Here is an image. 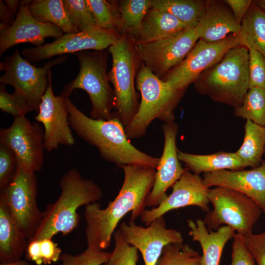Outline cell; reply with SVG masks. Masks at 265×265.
Returning a JSON list of instances; mask_svg holds the SVG:
<instances>
[{
    "instance_id": "cell-1",
    "label": "cell",
    "mask_w": 265,
    "mask_h": 265,
    "mask_svg": "<svg viewBox=\"0 0 265 265\" xmlns=\"http://www.w3.org/2000/svg\"><path fill=\"white\" fill-rule=\"evenodd\" d=\"M122 168L124 180L115 199L105 209L98 202L85 207L87 247L106 249L121 219L131 212L129 221L134 222L146 210V200L154 186L156 169L138 165H124Z\"/></svg>"
},
{
    "instance_id": "cell-2",
    "label": "cell",
    "mask_w": 265,
    "mask_h": 265,
    "mask_svg": "<svg viewBox=\"0 0 265 265\" xmlns=\"http://www.w3.org/2000/svg\"><path fill=\"white\" fill-rule=\"evenodd\" d=\"M65 103L72 129L79 137L96 148L105 160L122 168L127 165L157 168L159 158L132 145L117 117L113 115L109 120H95L79 109L69 98L65 99Z\"/></svg>"
},
{
    "instance_id": "cell-3",
    "label": "cell",
    "mask_w": 265,
    "mask_h": 265,
    "mask_svg": "<svg viewBox=\"0 0 265 265\" xmlns=\"http://www.w3.org/2000/svg\"><path fill=\"white\" fill-rule=\"evenodd\" d=\"M61 192L57 199L48 204L33 237L29 241L52 238L61 233L66 236L78 228L80 216L78 209L82 206L97 202L103 194L92 180L84 178L75 168H71L61 178Z\"/></svg>"
},
{
    "instance_id": "cell-4",
    "label": "cell",
    "mask_w": 265,
    "mask_h": 265,
    "mask_svg": "<svg viewBox=\"0 0 265 265\" xmlns=\"http://www.w3.org/2000/svg\"><path fill=\"white\" fill-rule=\"evenodd\" d=\"M248 63L249 50L239 45L202 72L193 83L194 87L215 102L238 107L249 88Z\"/></svg>"
},
{
    "instance_id": "cell-5",
    "label": "cell",
    "mask_w": 265,
    "mask_h": 265,
    "mask_svg": "<svg viewBox=\"0 0 265 265\" xmlns=\"http://www.w3.org/2000/svg\"><path fill=\"white\" fill-rule=\"evenodd\" d=\"M141 94L137 112L125 127L129 139L144 136L151 123L156 119L165 122L174 121V110L186 91L176 90L160 80L142 63L136 78Z\"/></svg>"
},
{
    "instance_id": "cell-6",
    "label": "cell",
    "mask_w": 265,
    "mask_h": 265,
    "mask_svg": "<svg viewBox=\"0 0 265 265\" xmlns=\"http://www.w3.org/2000/svg\"><path fill=\"white\" fill-rule=\"evenodd\" d=\"M107 49L112 59L108 76L115 96L116 111L113 112V115L126 127L133 119L139 108L135 84L142 62L135 41L128 34H121Z\"/></svg>"
},
{
    "instance_id": "cell-7",
    "label": "cell",
    "mask_w": 265,
    "mask_h": 265,
    "mask_svg": "<svg viewBox=\"0 0 265 265\" xmlns=\"http://www.w3.org/2000/svg\"><path fill=\"white\" fill-rule=\"evenodd\" d=\"M74 54L80 64L79 73L64 86L60 95L69 98L74 90L83 89L88 94L91 103L89 117L95 120H110L113 117L115 96L107 73V52L106 50L84 51Z\"/></svg>"
},
{
    "instance_id": "cell-8",
    "label": "cell",
    "mask_w": 265,
    "mask_h": 265,
    "mask_svg": "<svg viewBox=\"0 0 265 265\" xmlns=\"http://www.w3.org/2000/svg\"><path fill=\"white\" fill-rule=\"evenodd\" d=\"M66 56H58L47 62L43 67H36L21 55L16 49L12 54L0 62V84L10 85L14 88L12 93L31 109L38 110L42 97L49 85L51 68L61 64Z\"/></svg>"
},
{
    "instance_id": "cell-9",
    "label": "cell",
    "mask_w": 265,
    "mask_h": 265,
    "mask_svg": "<svg viewBox=\"0 0 265 265\" xmlns=\"http://www.w3.org/2000/svg\"><path fill=\"white\" fill-rule=\"evenodd\" d=\"M208 198L213 209L207 212L203 221L209 231L217 230L224 224L241 236L252 233L262 211L251 199L222 186L210 189Z\"/></svg>"
},
{
    "instance_id": "cell-10",
    "label": "cell",
    "mask_w": 265,
    "mask_h": 265,
    "mask_svg": "<svg viewBox=\"0 0 265 265\" xmlns=\"http://www.w3.org/2000/svg\"><path fill=\"white\" fill-rule=\"evenodd\" d=\"M37 185L35 172L18 167L11 182L0 190V198L28 241L34 236L42 217L37 203Z\"/></svg>"
},
{
    "instance_id": "cell-11",
    "label": "cell",
    "mask_w": 265,
    "mask_h": 265,
    "mask_svg": "<svg viewBox=\"0 0 265 265\" xmlns=\"http://www.w3.org/2000/svg\"><path fill=\"white\" fill-rule=\"evenodd\" d=\"M239 45L238 35L236 34L212 43L199 39L184 60L161 80L175 89L186 91L202 72L219 62L229 50Z\"/></svg>"
},
{
    "instance_id": "cell-12",
    "label": "cell",
    "mask_w": 265,
    "mask_h": 265,
    "mask_svg": "<svg viewBox=\"0 0 265 265\" xmlns=\"http://www.w3.org/2000/svg\"><path fill=\"white\" fill-rule=\"evenodd\" d=\"M0 142L13 152L18 167L35 173L42 170L44 130L38 122H32L26 115L14 117L9 127L0 129Z\"/></svg>"
},
{
    "instance_id": "cell-13",
    "label": "cell",
    "mask_w": 265,
    "mask_h": 265,
    "mask_svg": "<svg viewBox=\"0 0 265 265\" xmlns=\"http://www.w3.org/2000/svg\"><path fill=\"white\" fill-rule=\"evenodd\" d=\"M199 39L195 28L188 27L167 38L137 44L136 50L142 63L162 80L184 60Z\"/></svg>"
},
{
    "instance_id": "cell-14",
    "label": "cell",
    "mask_w": 265,
    "mask_h": 265,
    "mask_svg": "<svg viewBox=\"0 0 265 265\" xmlns=\"http://www.w3.org/2000/svg\"><path fill=\"white\" fill-rule=\"evenodd\" d=\"M117 32L97 26L74 33H65L54 41L38 47L23 48L22 55L29 62H36L65 53L88 50L108 49L120 37Z\"/></svg>"
},
{
    "instance_id": "cell-15",
    "label": "cell",
    "mask_w": 265,
    "mask_h": 265,
    "mask_svg": "<svg viewBox=\"0 0 265 265\" xmlns=\"http://www.w3.org/2000/svg\"><path fill=\"white\" fill-rule=\"evenodd\" d=\"M119 230L125 241L140 252L145 265H156L166 245L184 242L181 232L166 227L163 216L146 227L123 222Z\"/></svg>"
},
{
    "instance_id": "cell-16",
    "label": "cell",
    "mask_w": 265,
    "mask_h": 265,
    "mask_svg": "<svg viewBox=\"0 0 265 265\" xmlns=\"http://www.w3.org/2000/svg\"><path fill=\"white\" fill-rule=\"evenodd\" d=\"M34 118L44 126V147L46 151H53L59 145L72 146L75 144L65 98L60 95H54L52 85L51 71L48 87Z\"/></svg>"
},
{
    "instance_id": "cell-17",
    "label": "cell",
    "mask_w": 265,
    "mask_h": 265,
    "mask_svg": "<svg viewBox=\"0 0 265 265\" xmlns=\"http://www.w3.org/2000/svg\"><path fill=\"white\" fill-rule=\"evenodd\" d=\"M210 188L199 175L190 172L187 168L181 178L172 186V192L159 206L145 210L141 215L142 222L148 226L156 218L166 212L188 206H196L203 211H210L208 198Z\"/></svg>"
},
{
    "instance_id": "cell-18",
    "label": "cell",
    "mask_w": 265,
    "mask_h": 265,
    "mask_svg": "<svg viewBox=\"0 0 265 265\" xmlns=\"http://www.w3.org/2000/svg\"><path fill=\"white\" fill-rule=\"evenodd\" d=\"M164 147L156 172L153 188L146 200V206H159L167 195L166 190L181 178L186 168L181 165L178 157L176 138L178 126L174 121L162 125Z\"/></svg>"
},
{
    "instance_id": "cell-19",
    "label": "cell",
    "mask_w": 265,
    "mask_h": 265,
    "mask_svg": "<svg viewBox=\"0 0 265 265\" xmlns=\"http://www.w3.org/2000/svg\"><path fill=\"white\" fill-rule=\"evenodd\" d=\"M32 0H21V5L13 23L0 31V55L10 48L21 43H31L36 47L42 46L46 38H59L64 32L57 26L35 19L29 10Z\"/></svg>"
},
{
    "instance_id": "cell-20",
    "label": "cell",
    "mask_w": 265,
    "mask_h": 265,
    "mask_svg": "<svg viewBox=\"0 0 265 265\" xmlns=\"http://www.w3.org/2000/svg\"><path fill=\"white\" fill-rule=\"evenodd\" d=\"M208 187L222 186L239 191L254 201L265 213V160L249 170H222L203 174Z\"/></svg>"
},
{
    "instance_id": "cell-21",
    "label": "cell",
    "mask_w": 265,
    "mask_h": 265,
    "mask_svg": "<svg viewBox=\"0 0 265 265\" xmlns=\"http://www.w3.org/2000/svg\"><path fill=\"white\" fill-rule=\"evenodd\" d=\"M195 30L199 39L208 42L221 40L231 34H238L241 25L223 0H207L205 10Z\"/></svg>"
},
{
    "instance_id": "cell-22",
    "label": "cell",
    "mask_w": 265,
    "mask_h": 265,
    "mask_svg": "<svg viewBox=\"0 0 265 265\" xmlns=\"http://www.w3.org/2000/svg\"><path fill=\"white\" fill-rule=\"evenodd\" d=\"M189 229L188 235L193 241H198L202 249L201 265H219L222 252L228 240L233 238L235 231L224 225L215 231H209L203 220H186Z\"/></svg>"
},
{
    "instance_id": "cell-23",
    "label": "cell",
    "mask_w": 265,
    "mask_h": 265,
    "mask_svg": "<svg viewBox=\"0 0 265 265\" xmlns=\"http://www.w3.org/2000/svg\"><path fill=\"white\" fill-rule=\"evenodd\" d=\"M28 240L19 230L4 202L0 198V263L17 261L25 253Z\"/></svg>"
},
{
    "instance_id": "cell-24",
    "label": "cell",
    "mask_w": 265,
    "mask_h": 265,
    "mask_svg": "<svg viewBox=\"0 0 265 265\" xmlns=\"http://www.w3.org/2000/svg\"><path fill=\"white\" fill-rule=\"evenodd\" d=\"M171 14L151 7L145 16L136 45L148 43L167 38L188 28Z\"/></svg>"
},
{
    "instance_id": "cell-25",
    "label": "cell",
    "mask_w": 265,
    "mask_h": 265,
    "mask_svg": "<svg viewBox=\"0 0 265 265\" xmlns=\"http://www.w3.org/2000/svg\"><path fill=\"white\" fill-rule=\"evenodd\" d=\"M178 157L189 170L197 175L222 170H240L247 167L235 152L219 151L208 155H197L178 151Z\"/></svg>"
},
{
    "instance_id": "cell-26",
    "label": "cell",
    "mask_w": 265,
    "mask_h": 265,
    "mask_svg": "<svg viewBox=\"0 0 265 265\" xmlns=\"http://www.w3.org/2000/svg\"><path fill=\"white\" fill-rule=\"evenodd\" d=\"M240 45L260 53L265 58V11L252 2L241 24Z\"/></svg>"
},
{
    "instance_id": "cell-27",
    "label": "cell",
    "mask_w": 265,
    "mask_h": 265,
    "mask_svg": "<svg viewBox=\"0 0 265 265\" xmlns=\"http://www.w3.org/2000/svg\"><path fill=\"white\" fill-rule=\"evenodd\" d=\"M245 134L240 147L235 152L247 167L259 166L264 159L265 148V127L246 120Z\"/></svg>"
},
{
    "instance_id": "cell-28",
    "label": "cell",
    "mask_w": 265,
    "mask_h": 265,
    "mask_svg": "<svg viewBox=\"0 0 265 265\" xmlns=\"http://www.w3.org/2000/svg\"><path fill=\"white\" fill-rule=\"evenodd\" d=\"M29 10L38 21L53 24L65 33L80 32L68 19L62 0H32L29 5Z\"/></svg>"
},
{
    "instance_id": "cell-29",
    "label": "cell",
    "mask_w": 265,
    "mask_h": 265,
    "mask_svg": "<svg viewBox=\"0 0 265 265\" xmlns=\"http://www.w3.org/2000/svg\"><path fill=\"white\" fill-rule=\"evenodd\" d=\"M203 0H152V7L168 12L188 27H195L207 5Z\"/></svg>"
},
{
    "instance_id": "cell-30",
    "label": "cell",
    "mask_w": 265,
    "mask_h": 265,
    "mask_svg": "<svg viewBox=\"0 0 265 265\" xmlns=\"http://www.w3.org/2000/svg\"><path fill=\"white\" fill-rule=\"evenodd\" d=\"M121 15V34L131 36L135 41L143 21L152 7V0H118Z\"/></svg>"
},
{
    "instance_id": "cell-31",
    "label": "cell",
    "mask_w": 265,
    "mask_h": 265,
    "mask_svg": "<svg viewBox=\"0 0 265 265\" xmlns=\"http://www.w3.org/2000/svg\"><path fill=\"white\" fill-rule=\"evenodd\" d=\"M86 1L97 26L121 35V15L118 0H86Z\"/></svg>"
},
{
    "instance_id": "cell-32",
    "label": "cell",
    "mask_w": 265,
    "mask_h": 265,
    "mask_svg": "<svg viewBox=\"0 0 265 265\" xmlns=\"http://www.w3.org/2000/svg\"><path fill=\"white\" fill-rule=\"evenodd\" d=\"M235 115L265 127V89L249 88L240 106L235 108Z\"/></svg>"
},
{
    "instance_id": "cell-33",
    "label": "cell",
    "mask_w": 265,
    "mask_h": 265,
    "mask_svg": "<svg viewBox=\"0 0 265 265\" xmlns=\"http://www.w3.org/2000/svg\"><path fill=\"white\" fill-rule=\"evenodd\" d=\"M202 256L187 244L166 245L156 265H201Z\"/></svg>"
},
{
    "instance_id": "cell-34",
    "label": "cell",
    "mask_w": 265,
    "mask_h": 265,
    "mask_svg": "<svg viewBox=\"0 0 265 265\" xmlns=\"http://www.w3.org/2000/svg\"><path fill=\"white\" fill-rule=\"evenodd\" d=\"M62 1L68 19L80 32L97 26L86 0H62Z\"/></svg>"
},
{
    "instance_id": "cell-35",
    "label": "cell",
    "mask_w": 265,
    "mask_h": 265,
    "mask_svg": "<svg viewBox=\"0 0 265 265\" xmlns=\"http://www.w3.org/2000/svg\"><path fill=\"white\" fill-rule=\"evenodd\" d=\"M113 237L114 247L104 265H136L138 250L125 241L119 230L114 233Z\"/></svg>"
},
{
    "instance_id": "cell-36",
    "label": "cell",
    "mask_w": 265,
    "mask_h": 265,
    "mask_svg": "<svg viewBox=\"0 0 265 265\" xmlns=\"http://www.w3.org/2000/svg\"><path fill=\"white\" fill-rule=\"evenodd\" d=\"M109 255L110 253L104 250L87 247L78 254H61L59 265H102L107 261Z\"/></svg>"
},
{
    "instance_id": "cell-37",
    "label": "cell",
    "mask_w": 265,
    "mask_h": 265,
    "mask_svg": "<svg viewBox=\"0 0 265 265\" xmlns=\"http://www.w3.org/2000/svg\"><path fill=\"white\" fill-rule=\"evenodd\" d=\"M18 167L17 160L13 152L0 142V190L11 182Z\"/></svg>"
},
{
    "instance_id": "cell-38",
    "label": "cell",
    "mask_w": 265,
    "mask_h": 265,
    "mask_svg": "<svg viewBox=\"0 0 265 265\" xmlns=\"http://www.w3.org/2000/svg\"><path fill=\"white\" fill-rule=\"evenodd\" d=\"M248 50L249 88L259 87L265 89V58L256 50Z\"/></svg>"
},
{
    "instance_id": "cell-39",
    "label": "cell",
    "mask_w": 265,
    "mask_h": 265,
    "mask_svg": "<svg viewBox=\"0 0 265 265\" xmlns=\"http://www.w3.org/2000/svg\"><path fill=\"white\" fill-rule=\"evenodd\" d=\"M0 108L3 112L9 113L14 117L26 115L32 111L23 101L13 94L8 93L5 85L2 84L0 86Z\"/></svg>"
},
{
    "instance_id": "cell-40",
    "label": "cell",
    "mask_w": 265,
    "mask_h": 265,
    "mask_svg": "<svg viewBox=\"0 0 265 265\" xmlns=\"http://www.w3.org/2000/svg\"><path fill=\"white\" fill-rule=\"evenodd\" d=\"M244 244L257 265H265V231L242 236Z\"/></svg>"
},
{
    "instance_id": "cell-41",
    "label": "cell",
    "mask_w": 265,
    "mask_h": 265,
    "mask_svg": "<svg viewBox=\"0 0 265 265\" xmlns=\"http://www.w3.org/2000/svg\"><path fill=\"white\" fill-rule=\"evenodd\" d=\"M233 239L231 265H256L244 244L242 236L235 233Z\"/></svg>"
},
{
    "instance_id": "cell-42",
    "label": "cell",
    "mask_w": 265,
    "mask_h": 265,
    "mask_svg": "<svg viewBox=\"0 0 265 265\" xmlns=\"http://www.w3.org/2000/svg\"><path fill=\"white\" fill-rule=\"evenodd\" d=\"M40 242V257L44 265H50L58 261L61 254V249L52 238H44Z\"/></svg>"
},
{
    "instance_id": "cell-43",
    "label": "cell",
    "mask_w": 265,
    "mask_h": 265,
    "mask_svg": "<svg viewBox=\"0 0 265 265\" xmlns=\"http://www.w3.org/2000/svg\"><path fill=\"white\" fill-rule=\"evenodd\" d=\"M223 1L230 8L236 21L239 25H241L253 1L251 0Z\"/></svg>"
},
{
    "instance_id": "cell-44",
    "label": "cell",
    "mask_w": 265,
    "mask_h": 265,
    "mask_svg": "<svg viewBox=\"0 0 265 265\" xmlns=\"http://www.w3.org/2000/svg\"><path fill=\"white\" fill-rule=\"evenodd\" d=\"M25 257L29 261L34 262L37 265H42L43 262L40 253V242L39 240L28 241L25 252Z\"/></svg>"
},
{
    "instance_id": "cell-45",
    "label": "cell",
    "mask_w": 265,
    "mask_h": 265,
    "mask_svg": "<svg viewBox=\"0 0 265 265\" xmlns=\"http://www.w3.org/2000/svg\"><path fill=\"white\" fill-rule=\"evenodd\" d=\"M0 18L1 22L4 23L8 27L13 23L15 19L2 0H0Z\"/></svg>"
},
{
    "instance_id": "cell-46",
    "label": "cell",
    "mask_w": 265,
    "mask_h": 265,
    "mask_svg": "<svg viewBox=\"0 0 265 265\" xmlns=\"http://www.w3.org/2000/svg\"><path fill=\"white\" fill-rule=\"evenodd\" d=\"M4 3L8 10L13 16L17 15L21 5V1L17 0H5Z\"/></svg>"
},
{
    "instance_id": "cell-47",
    "label": "cell",
    "mask_w": 265,
    "mask_h": 265,
    "mask_svg": "<svg viewBox=\"0 0 265 265\" xmlns=\"http://www.w3.org/2000/svg\"><path fill=\"white\" fill-rule=\"evenodd\" d=\"M0 265H31L26 261L19 260L17 261L7 264H0Z\"/></svg>"
},
{
    "instance_id": "cell-48",
    "label": "cell",
    "mask_w": 265,
    "mask_h": 265,
    "mask_svg": "<svg viewBox=\"0 0 265 265\" xmlns=\"http://www.w3.org/2000/svg\"><path fill=\"white\" fill-rule=\"evenodd\" d=\"M254 2L260 8L265 11V0L254 1Z\"/></svg>"
},
{
    "instance_id": "cell-49",
    "label": "cell",
    "mask_w": 265,
    "mask_h": 265,
    "mask_svg": "<svg viewBox=\"0 0 265 265\" xmlns=\"http://www.w3.org/2000/svg\"><path fill=\"white\" fill-rule=\"evenodd\" d=\"M264 160H265V151H264Z\"/></svg>"
}]
</instances>
